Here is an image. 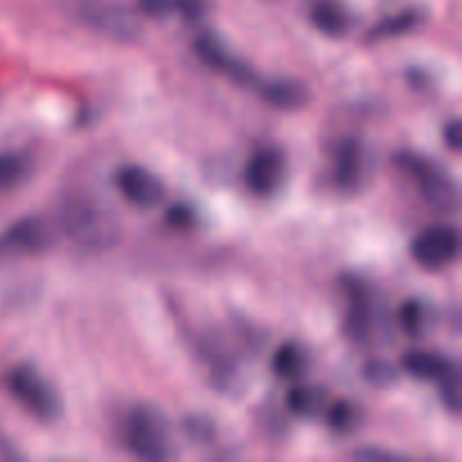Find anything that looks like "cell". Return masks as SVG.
Returning a JSON list of instances; mask_svg holds the SVG:
<instances>
[{
	"label": "cell",
	"mask_w": 462,
	"mask_h": 462,
	"mask_svg": "<svg viewBox=\"0 0 462 462\" xmlns=\"http://www.w3.org/2000/svg\"><path fill=\"white\" fill-rule=\"evenodd\" d=\"M311 23L319 32H323L325 36H332V39H341L355 25V18L347 12V7H343L338 0H319L311 7Z\"/></svg>",
	"instance_id": "15"
},
{
	"label": "cell",
	"mask_w": 462,
	"mask_h": 462,
	"mask_svg": "<svg viewBox=\"0 0 462 462\" xmlns=\"http://www.w3.org/2000/svg\"><path fill=\"white\" fill-rule=\"evenodd\" d=\"M460 235L451 226H431L411 244V255L422 269L440 271L458 260Z\"/></svg>",
	"instance_id": "8"
},
{
	"label": "cell",
	"mask_w": 462,
	"mask_h": 462,
	"mask_svg": "<svg viewBox=\"0 0 462 462\" xmlns=\"http://www.w3.org/2000/svg\"><path fill=\"white\" fill-rule=\"evenodd\" d=\"M400 170L413 176L420 189V197L438 212H454L458 208V188L447 167L433 158L415 152H400L395 156Z\"/></svg>",
	"instance_id": "3"
},
{
	"label": "cell",
	"mask_w": 462,
	"mask_h": 462,
	"mask_svg": "<svg viewBox=\"0 0 462 462\" xmlns=\"http://www.w3.org/2000/svg\"><path fill=\"white\" fill-rule=\"evenodd\" d=\"M284 179H287V156L275 144L257 149L244 170V180L257 197H273L284 185Z\"/></svg>",
	"instance_id": "11"
},
{
	"label": "cell",
	"mask_w": 462,
	"mask_h": 462,
	"mask_svg": "<svg viewBox=\"0 0 462 462\" xmlns=\"http://www.w3.org/2000/svg\"><path fill=\"white\" fill-rule=\"evenodd\" d=\"M442 135H445V143H447V147L451 149V152H460V147H462L460 120H451L449 125L445 126V131H442Z\"/></svg>",
	"instance_id": "28"
},
{
	"label": "cell",
	"mask_w": 462,
	"mask_h": 462,
	"mask_svg": "<svg viewBox=\"0 0 462 462\" xmlns=\"http://www.w3.org/2000/svg\"><path fill=\"white\" fill-rule=\"evenodd\" d=\"M438 314L433 305L424 298H411L400 310V325L409 337L422 338L436 328Z\"/></svg>",
	"instance_id": "17"
},
{
	"label": "cell",
	"mask_w": 462,
	"mask_h": 462,
	"mask_svg": "<svg viewBox=\"0 0 462 462\" xmlns=\"http://www.w3.org/2000/svg\"><path fill=\"white\" fill-rule=\"evenodd\" d=\"M373 149L364 140L350 135L338 143L337 153H334V180H337L338 189L350 194L361 192L373 180Z\"/></svg>",
	"instance_id": "6"
},
{
	"label": "cell",
	"mask_w": 462,
	"mask_h": 462,
	"mask_svg": "<svg viewBox=\"0 0 462 462\" xmlns=\"http://www.w3.org/2000/svg\"><path fill=\"white\" fill-rule=\"evenodd\" d=\"M138 7L149 18H165L176 9V0H138Z\"/></svg>",
	"instance_id": "26"
},
{
	"label": "cell",
	"mask_w": 462,
	"mask_h": 462,
	"mask_svg": "<svg viewBox=\"0 0 462 462\" xmlns=\"http://www.w3.org/2000/svg\"><path fill=\"white\" fill-rule=\"evenodd\" d=\"M72 14L90 30L117 43H135L140 39V21L113 0H72Z\"/></svg>",
	"instance_id": "5"
},
{
	"label": "cell",
	"mask_w": 462,
	"mask_h": 462,
	"mask_svg": "<svg viewBox=\"0 0 462 462\" xmlns=\"http://www.w3.org/2000/svg\"><path fill=\"white\" fill-rule=\"evenodd\" d=\"M364 379L377 388H388V386H393V383H397L400 373H397V368L391 364V361L370 359V361H365V365H364Z\"/></svg>",
	"instance_id": "23"
},
{
	"label": "cell",
	"mask_w": 462,
	"mask_h": 462,
	"mask_svg": "<svg viewBox=\"0 0 462 462\" xmlns=\"http://www.w3.org/2000/svg\"><path fill=\"white\" fill-rule=\"evenodd\" d=\"M125 445L143 460L174 458L176 445L170 418L153 404H135L125 420Z\"/></svg>",
	"instance_id": "1"
},
{
	"label": "cell",
	"mask_w": 462,
	"mask_h": 462,
	"mask_svg": "<svg viewBox=\"0 0 462 462\" xmlns=\"http://www.w3.org/2000/svg\"><path fill=\"white\" fill-rule=\"evenodd\" d=\"M59 224L72 242L86 248H106L117 239V224L111 212L86 194L63 201Z\"/></svg>",
	"instance_id": "2"
},
{
	"label": "cell",
	"mask_w": 462,
	"mask_h": 462,
	"mask_svg": "<svg viewBox=\"0 0 462 462\" xmlns=\"http://www.w3.org/2000/svg\"><path fill=\"white\" fill-rule=\"evenodd\" d=\"M194 52H197V57L201 59L208 68L221 72V75L228 77L235 84L253 86V88H255L257 81H260L257 72L253 70L244 59H239L237 54H235L219 36L212 34V32H203V34H199L197 39H194Z\"/></svg>",
	"instance_id": "7"
},
{
	"label": "cell",
	"mask_w": 462,
	"mask_h": 462,
	"mask_svg": "<svg viewBox=\"0 0 462 462\" xmlns=\"http://www.w3.org/2000/svg\"><path fill=\"white\" fill-rule=\"evenodd\" d=\"M192 208L189 206H171L170 210H167V221H170L171 226H176V228H185V226H192Z\"/></svg>",
	"instance_id": "27"
},
{
	"label": "cell",
	"mask_w": 462,
	"mask_h": 462,
	"mask_svg": "<svg viewBox=\"0 0 462 462\" xmlns=\"http://www.w3.org/2000/svg\"><path fill=\"white\" fill-rule=\"evenodd\" d=\"M343 289L347 293V337L356 343L373 341L374 328H377V305H374L373 289L359 275L343 278Z\"/></svg>",
	"instance_id": "9"
},
{
	"label": "cell",
	"mask_w": 462,
	"mask_h": 462,
	"mask_svg": "<svg viewBox=\"0 0 462 462\" xmlns=\"http://www.w3.org/2000/svg\"><path fill=\"white\" fill-rule=\"evenodd\" d=\"M355 458H361V460H397L402 458V456L393 454V451H379V449H361L356 451Z\"/></svg>",
	"instance_id": "29"
},
{
	"label": "cell",
	"mask_w": 462,
	"mask_h": 462,
	"mask_svg": "<svg viewBox=\"0 0 462 462\" xmlns=\"http://www.w3.org/2000/svg\"><path fill=\"white\" fill-rule=\"evenodd\" d=\"M325 415H328L329 429L338 436H352L364 424V411L350 400H338L334 404H328Z\"/></svg>",
	"instance_id": "20"
},
{
	"label": "cell",
	"mask_w": 462,
	"mask_h": 462,
	"mask_svg": "<svg viewBox=\"0 0 462 462\" xmlns=\"http://www.w3.org/2000/svg\"><path fill=\"white\" fill-rule=\"evenodd\" d=\"M116 188L135 208H156L165 197V185L143 165H125L116 171Z\"/></svg>",
	"instance_id": "12"
},
{
	"label": "cell",
	"mask_w": 462,
	"mask_h": 462,
	"mask_svg": "<svg viewBox=\"0 0 462 462\" xmlns=\"http://www.w3.org/2000/svg\"><path fill=\"white\" fill-rule=\"evenodd\" d=\"M284 404H287L289 413L296 415V418L316 420L328 409V393H325V388L316 386V383L300 382L287 393Z\"/></svg>",
	"instance_id": "16"
},
{
	"label": "cell",
	"mask_w": 462,
	"mask_h": 462,
	"mask_svg": "<svg viewBox=\"0 0 462 462\" xmlns=\"http://www.w3.org/2000/svg\"><path fill=\"white\" fill-rule=\"evenodd\" d=\"M424 23V16L418 12V9H404L400 14H393V16H386L383 21H379L377 25L370 30L368 41L373 43H379V41L397 39V36H406L411 32L418 30Z\"/></svg>",
	"instance_id": "19"
},
{
	"label": "cell",
	"mask_w": 462,
	"mask_h": 462,
	"mask_svg": "<svg viewBox=\"0 0 462 462\" xmlns=\"http://www.w3.org/2000/svg\"><path fill=\"white\" fill-rule=\"evenodd\" d=\"M52 228L41 217H25L0 233V262L36 255L52 246Z\"/></svg>",
	"instance_id": "10"
},
{
	"label": "cell",
	"mask_w": 462,
	"mask_h": 462,
	"mask_svg": "<svg viewBox=\"0 0 462 462\" xmlns=\"http://www.w3.org/2000/svg\"><path fill=\"white\" fill-rule=\"evenodd\" d=\"M30 176V162L18 153H0V189L16 188Z\"/></svg>",
	"instance_id": "21"
},
{
	"label": "cell",
	"mask_w": 462,
	"mask_h": 462,
	"mask_svg": "<svg viewBox=\"0 0 462 462\" xmlns=\"http://www.w3.org/2000/svg\"><path fill=\"white\" fill-rule=\"evenodd\" d=\"M183 431L189 440L206 445V442H210L215 438V424L206 415H188L183 420Z\"/></svg>",
	"instance_id": "24"
},
{
	"label": "cell",
	"mask_w": 462,
	"mask_h": 462,
	"mask_svg": "<svg viewBox=\"0 0 462 462\" xmlns=\"http://www.w3.org/2000/svg\"><path fill=\"white\" fill-rule=\"evenodd\" d=\"M456 365V361L427 350H411L402 356V370L418 382H440Z\"/></svg>",
	"instance_id": "14"
},
{
	"label": "cell",
	"mask_w": 462,
	"mask_h": 462,
	"mask_svg": "<svg viewBox=\"0 0 462 462\" xmlns=\"http://www.w3.org/2000/svg\"><path fill=\"white\" fill-rule=\"evenodd\" d=\"M255 88L260 97L278 111H300L310 102V88L300 79H260Z\"/></svg>",
	"instance_id": "13"
},
{
	"label": "cell",
	"mask_w": 462,
	"mask_h": 462,
	"mask_svg": "<svg viewBox=\"0 0 462 462\" xmlns=\"http://www.w3.org/2000/svg\"><path fill=\"white\" fill-rule=\"evenodd\" d=\"M440 400L445 404V409L449 413L458 415L462 409V379H460V368L458 364L440 379Z\"/></svg>",
	"instance_id": "22"
},
{
	"label": "cell",
	"mask_w": 462,
	"mask_h": 462,
	"mask_svg": "<svg viewBox=\"0 0 462 462\" xmlns=\"http://www.w3.org/2000/svg\"><path fill=\"white\" fill-rule=\"evenodd\" d=\"M7 388L14 400L39 422H54L61 418L63 402L57 388L34 365L23 364L9 370Z\"/></svg>",
	"instance_id": "4"
},
{
	"label": "cell",
	"mask_w": 462,
	"mask_h": 462,
	"mask_svg": "<svg viewBox=\"0 0 462 462\" xmlns=\"http://www.w3.org/2000/svg\"><path fill=\"white\" fill-rule=\"evenodd\" d=\"M271 365H273V373L280 379H291V382H296V379H300L310 370V352L300 343L287 341L275 350Z\"/></svg>",
	"instance_id": "18"
},
{
	"label": "cell",
	"mask_w": 462,
	"mask_h": 462,
	"mask_svg": "<svg viewBox=\"0 0 462 462\" xmlns=\"http://www.w3.org/2000/svg\"><path fill=\"white\" fill-rule=\"evenodd\" d=\"M188 23H199L210 12V0H176V9Z\"/></svg>",
	"instance_id": "25"
}]
</instances>
